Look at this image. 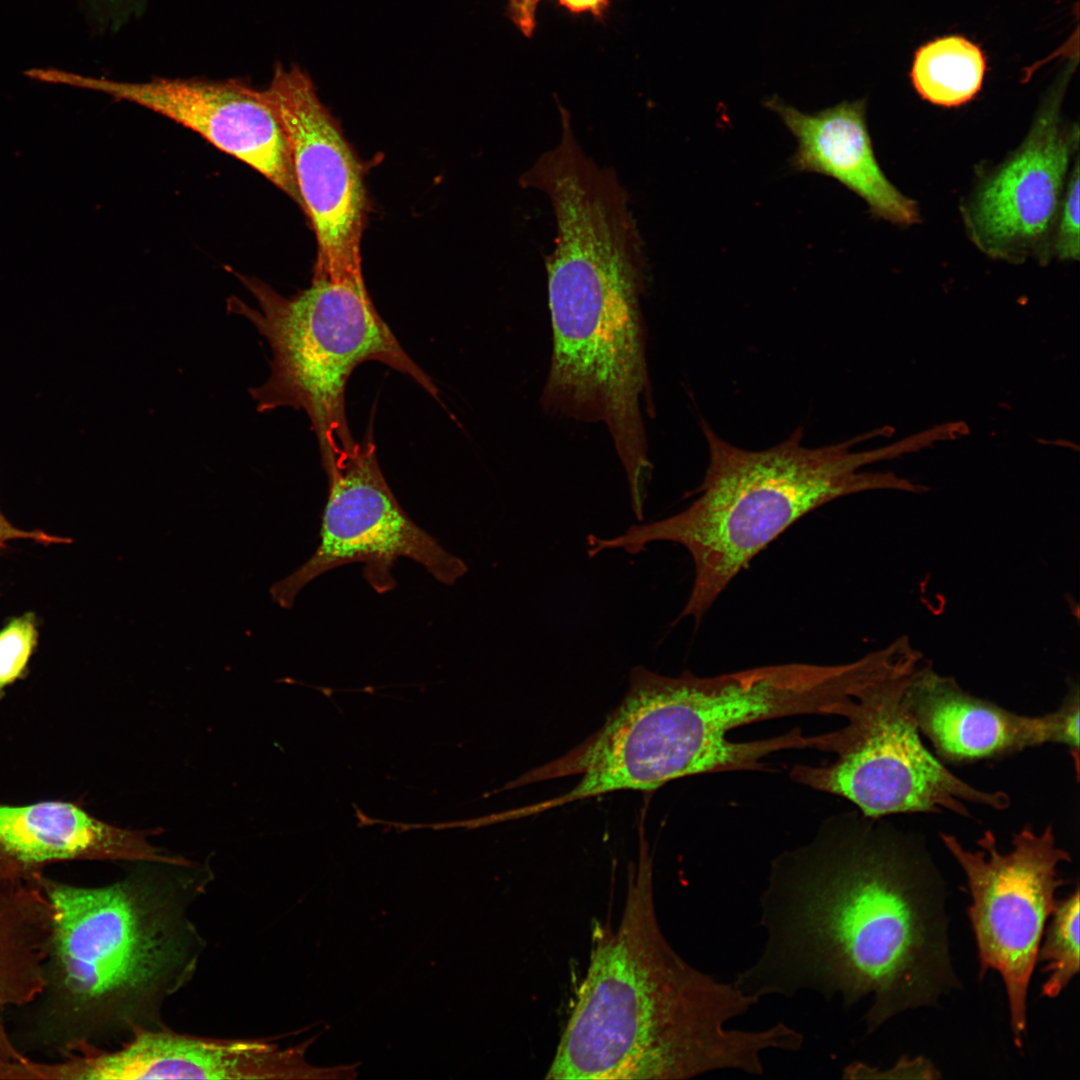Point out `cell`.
Masks as SVG:
<instances>
[{"mask_svg": "<svg viewBox=\"0 0 1080 1080\" xmlns=\"http://www.w3.org/2000/svg\"><path fill=\"white\" fill-rule=\"evenodd\" d=\"M859 811L829 818L771 862L760 895V956L732 981L759 1000L815 992L850 1008L871 996L873 1033L961 987L946 886L924 845Z\"/></svg>", "mask_w": 1080, "mask_h": 1080, "instance_id": "cell-1", "label": "cell"}, {"mask_svg": "<svg viewBox=\"0 0 1080 1080\" xmlns=\"http://www.w3.org/2000/svg\"><path fill=\"white\" fill-rule=\"evenodd\" d=\"M585 978L546 1079L684 1080L719 1071L762 1075L768 1050L798 1052L804 1035L778 1022L728 1027L759 999L685 961L656 913L641 852L616 929L596 924Z\"/></svg>", "mask_w": 1080, "mask_h": 1080, "instance_id": "cell-2", "label": "cell"}, {"mask_svg": "<svg viewBox=\"0 0 1080 1080\" xmlns=\"http://www.w3.org/2000/svg\"><path fill=\"white\" fill-rule=\"evenodd\" d=\"M556 236L545 257L552 354L541 402L555 415L606 426L634 512L653 466L642 407L651 409L641 298L644 242L619 177L577 169L543 188Z\"/></svg>", "mask_w": 1080, "mask_h": 1080, "instance_id": "cell-3", "label": "cell"}, {"mask_svg": "<svg viewBox=\"0 0 1080 1080\" xmlns=\"http://www.w3.org/2000/svg\"><path fill=\"white\" fill-rule=\"evenodd\" d=\"M708 466L698 497L670 517L630 526L613 538L589 537L591 557L605 550L637 554L653 542L683 546L694 563V581L679 618L698 624L741 570L773 540L811 511L855 493L893 489L921 493L927 488L894 473L861 472L896 456L893 445L852 448L888 428L821 447L803 444V429L771 448L751 451L720 438L701 423Z\"/></svg>", "mask_w": 1080, "mask_h": 1080, "instance_id": "cell-4", "label": "cell"}, {"mask_svg": "<svg viewBox=\"0 0 1080 1080\" xmlns=\"http://www.w3.org/2000/svg\"><path fill=\"white\" fill-rule=\"evenodd\" d=\"M257 308L234 296L229 312L247 319L271 349L270 375L249 393L259 412L303 410L323 468L357 445L348 426L345 393L355 368L378 361L408 375L437 398L428 374L405 352L381 318L364 279L313 276L308 288L285 297L259 279L238 276Z\"/></svg>", "mask_w": 1080, "mask_h": 1080, "instance_id": "cell-5", "label": "cell"}, {"mask_svg": "<svg viewBox=\"0 0 1080 1080\" xmlns=\"http://www.w3.org/2000/svg\"><path fill=\"white\" fill-rule=\"evenodd\" d=\"M40 884L54 910L49 964L80 1016L131 1024L192 961L183 921L151 881L77 887L42 875Z\"/></svg>", "mask_w": 1080, "mask_h": 1080, "instance_id": "cell-6", "label": "cell"}, {"mask_svg": "<svg viewBox=\"0 0 1080 1080\" xmlns=\"http://www.w3.org/2000/svg\"><path fill=\"white\" fill-rule=\"evenodd\" d=\"M922 657L913 648L840 703L838 730L815 735L814 749L832 752L824 765H797L791 777L853 803L869 818L949 811L970 817L967 803L1005 810L1004 791L979 789L952 773L925 745L904 695Z\"/></svg>", "mask_w": 1080, "mask_h": 1080, "instance_id": "cell-7", "label": "cell"}, {"mask_svg": "<svg viewBox=\"0 0 1080 1080\" xmlns=\"http://www.w3.org/2000/svg\"><path fill=\"white\" fill-rule=\"evenodd\" d=\"M940 840L966 877L979 978L989 970L1002 977L1013 1041L1021 1049L1039 946L1056 907V892L1067 883L1058 867L1070 862L1071 855L1057 845L1050 825L1041 832L1023 826L1006 852L999 850L990 830L977 840V850L966 849L952 834L941 832Z\"/></svg>", "mask_w": 1080, "mask_h": 1080, "instance_id": "cell-8", "label": "cell"}, {"mask_svg": "<svg viewBox=\"0 0 1080 1080\" xmlns=\"http://www.w3.org/2000/svg\"><path fill=\"white\" fill-rule=\"evenodd\" d=\"M324 471L328 495L320 543L303 565L271 586V598L281 608L290 609L317 577L349 563H363V575L378 593L394 588L391 570L400 557L419 563L446 585L466 574L465 562L414 523L397 501L380 469L371 431Z\"/></svg>", "mask_w": 1080, "mask_h": 1080, "instance_id": "cell-9", "label": "cell"}, {"mask_svg": "<svg viewBox=\"0 0 1080 1080\" xmlns=\"http://www.w3.org/2000/svg\"><path fill=\"white\" fill-rule=\"evenodd\" d=\"M264 92L286 134L302 209L316 236L313 276L362 278L368 200L359 159L298 65L277 64Z\"/></svg>", "mask_w": 1080, "mask_h": 1080, "instance_id": "cell-10", "label": "cell"}, {"mask_svg": "<svg viewBox=\"0 0 1080 1080\" xmlns=\"http://www.w3.org/2000/svg\"><path fill=\"white\" fill-rule=\"evenodd\" d=\"M1078 146V126L1064 123L1053 102L1037 114L1020 145L979 177L961 213L982 253L1011 263L1050 260Z\"/></svg>", "mask_w": 1080, "mask_h": 1080, "instance_id": "cell-11", "label": "cell"}, {"mask_svg": "<svg viewBox=\"0 0 1080 1080\" xmlns=\"http://www.w3.org/2000/svg\"><path fill=\"white\" fill-rule=\"evenodd\" d=\"M44 79L142 106L196 132L242 161L302 208L284 129L264 90L241 80L116 81L47 69Z\"/></svg>", "mask_w": 1080, "mask_h": 1080, "instance_id": "cell-12", "label": "cell"}, {"mask_svg": "<svg viewBox=\"0 0 1080 1080\" xmlns=\"http://www.w3.org/2000/svg\"><path fill=\"white\" fill-rule=\"evenodd\" d=\"M121 1048L106 1051L87 1042L74 1044L66 1060L38 1064L40 1079H314L322 1068L304 1060L310 1039L281 1049L260 1039H220L181 1034L169 1029L132 1026Z\"/></svg>", "mask_w": 1080, "mask_h": 1080, "instance_id": "cell-13", "label": "cell"}, {"mask_svg": "<svg viewBox=\"0 0 1080 1080\" xmlns=\"http://www.w3.org/2000/svg\"><path fill=\"white\" fill-rule=\"evenodd\" d=\"M921 664L904 699L921 736L943 763L998 760L1043 744H1059L1068 749L1079 775L1077 682H1071L1056 710L1027 716L974 696L952 677Z\"/></svg>", "mask_w": 1080, "mask_h": 1080, "instance_id": "cell-14", "label": "cell"}, {"mask_svg": "<svg viewBox=\"0 0 1080 1080\" xmlns=\"http://www.w3.org/2000/svg\"><path fill=\"white\" fill-rule=\"evenodd\" d=\"M153 833L103 822L71 802L0 804V878L34 880L46 866L74 860L186 863L149 843Z\"/></svg>", "mask_w": 1080, "mask_h": 1080, "instance_id": "cell-15", "label": "cell"}, {"mask_svg": "<svg viewBox=\"0 0 1080 1080\" xmlns=\"http://www.w3.org/2000/svg\"><path fill=\"white\" fill-rule=\"evenodd\" d=\"M764 105L775 112L797 141L790 166L835 179L860 197L872 216L900 226L920 221L916 202L887 178L876 158L866 121V99L842 101L805 113L778 96Z\"/></svg>", "mask_w": 1080, "mask_h": 1080, "instance_id": "cell-16", "label": "cell"}, {"mask_svg": "<svg viewBox=\"0 0 1080 1080\" xmlns=\"http://www.w3.org/2000/svg\"><path fill=\"white\" fill-rule=\"evenodd\" d=\"M42 876V875H41ZM34 880L0 878V1062L28 1060L4 1023L8 1008L37 999L48 985L54 910Z\"/></svg>", "mask_w": 1080, "mask_h": 1080, "instance_id": "cell-17", "label": "cell"}, {"mask_svg": "<svg viewBox=\"0 0 1080 1080\" xmlns=\"http://www.w3.org/2000/svg\"><path fill=\"white\" fill-rule=\"evenodd\" d=\"M985 56L962 36H947L920 47L914 58L911 80L925 100L944 107L970 101L981 89Z\"/></svg>", "mask_w": 1080, "mask_h": 1080, "instance_id": "cell-18", "label": "cell"}, {"mask_svg": "<svg viewBox=\"0 0 1080 1080\" xmlns=\"http://www.w3.org/2000/svg\"><path fill=\"white\" fill-rule=\"evenodd\" d=\"M1079 886L1066 898L1057 900L1050 916L1045 939L1039 946L1037 962L1046 963L1049 977L1041 996L1055 998L1079 972Z\"/></svg>", "mask_w": 1080, "mask_h": 1080, "instance_id": "cell-19", "label": "cell"}, {"mask_svg": "<svg viewBox=\"0 0 1080 1080\" xmlns=\"http://www.w3.org/2000/svg\"><path fill=\"white\" fill-rule=\"evenodd\" d=\"M37 642L33 613L13 618L0 630V697L5 688L24 676Z\"/></svg>", "mask_w": 1080, "mask_h": 1080, "instance_id": "cell-20", "label": "cell"}, {"mask_svg": "<svg viewBox=\"0 0 1080 1080\" xmlns=\"http://www.w3.org/2000/svg\"><path fill=\"white\" fill-rule=\"evenodd\" d=\"M1079 177L1077 156L1066 183L1052 244V256L1064 261H1077L1080 255Z\"/></svg>", "mask_w": 1080, "mask_h": 1080, "instance_id": "cell-21", "label": "cell"}, {"mask_svg": "<svg viewBox=\"0 0 1080 1080\" xmlns=\"http://www.w3.org/2000/svg\"><path fill=\"white\" fill-rule=\"evenodd\" d=\"M942 1077L940 1070L934 1063L924 1057L911 1058L902 1056L895 1064L886 1069L871 1066L867 1063L855 1061L847 1064L843 1069L844 1079H924L936 1080Z\"/></svg>", "mask_w": 1080, "mask_h": 1080, "instance_id": "cell-22", "label": "cell"}, {"mask_svg": "<svg viewBox=\"0 0 1080 1080\" xmlns=\"http://www.w3.org/2000/svg\"><path fill=\"white\" fill-rule=\"evenodd\" d=\"M18 539L33 540L45 545L71 542L68 538L50 535L41 530L26 531L15 527L0 510V551L9 541Z\"/></svg>", "mask_w": 1080, "mask_h": 1080, "instance_id": "cell-23", "label": "cell"}, {"mask_svg": "<svg viewBox=\"0 0 1080 1080\" xmlns=\"http://www.w3.org/2000/svg\"><path fill=\"white\" fill-rule=\"evenodd\" d=\"M541 0H508L507 16L526 37H531L536 27V12Z\"/></svg>", "mask_w": 1080, "mask_h": 1080, "instance_id": "cell-24", "label": "cell"}, {"mask_svg": "<svg viewBox=\"0 0 1080 1080\" xmlns=\"http://www.w3.org/2000/svg\"><path fill=\"white\" fill-rule=\"evenodd\" d=\"M558 3L574 14L588 12L601 18L609 7L610 0H557Z\"/></svg>", "mask_w": 1080, "mask_h": 1080, "instance_id": "cell-25", "label": "cell"}, {"mask_svg": "<svg viewBox=\"0 0 1080 1080\" xmlns=\"http://www.w3.org/2000/svg\"><path fill=\"white\" fill-rule=\"evenodd\" d=\"M128 1H129V2H134V1H141V0H128Z\"/></svg>", "mask_w": 1080, "mask_h": 1080, "instance_id": "cell-26", "label": "cell"}]
</instances>
